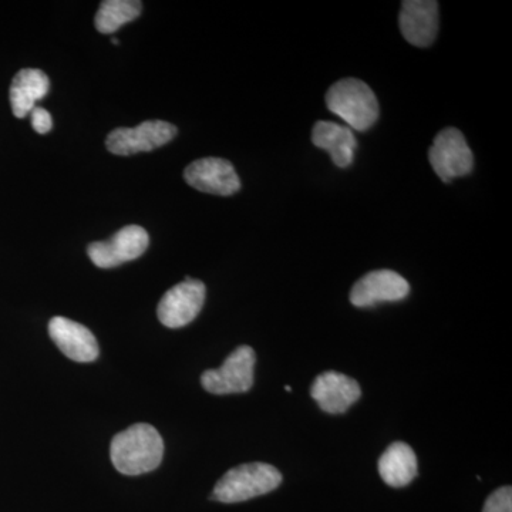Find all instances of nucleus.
<instances>
[{"label":"nucleus","instance_id":"nucleus-1","mask_svg":"<svg viewBox=\"0 0 512 512\" xmlns=\"http://www.w3.org/2000/svg\"><path fill=\"white\" fill-rule=\"evenodd\" d=\"M111 463L126 476H140L160 466L164 441L150 424H134L111 441Z\"/></svg>","mask_w":512,"mask_h":512},{"label":"nucleus","instance_id":"nucleus-2","mask_svg":"<svg viewBox=\"0 0 512 512\" xmlns=\"http://www.w3.org/2000/svg\"><path fill=\"white\" fill-rule=\"evenodd\" d=\"M281 483L282 474L271 464H242L222 476L211 498L225 504L244 503L259 495L271 493Z\"/></svg>","mask_w":512,"mask_h":512},{"label":"nucleus","instance_id":"nucleus-3","mask_svg":"<svg viewBox=\"0 0 512 512\" xmlns=\"http://www.w3.org/2000/svg\"><path fill=\"white\" fill-rule=\"evenodd\" d=\"M326 104L333 114L348 124L350 130H369L379 119L375 93L359 79H343L333 84L326 94Z\"/></svg>","mask_w":512,"mask_h":512},{"label":"nucleus","instance_id":"nucleus-4","mask_svg":"<svg viewBox=\"0 0 512 512\" xmlns=\"http://www.w3.org/2000/svg\"><path fill=\"white\" fill-rule=\"evenodd\" d=\"M429 160L443 183L470 174L474 167L473 151L457 128H444L437 134L429 150Z\"/></svg>","mask_w":512,"mask_h":512},{"label":"nucleus","instance_id":"nucleus-5","mask_svg":"<svg viewBox=\"0 0 512 512\" xmlns=\"http://www.w3.org/2000/svg\"><path fill=\"white\" fill-rule=\"evenodd\" d=\"M256 355L249 346H239L220 369L202 373L201 384L212 394L245 393L254 386Z\"/></svg>","mask_w":512,"mask_h":512},{"label":"nucleus","instance_id":"nucleus-6","mask_svg":"<svg viewBox=\"0 0 512 512\" xmlns=\"http://www.w3.org/2000/svg\"><path fill=\"white\" fill-rule=\"evenodd\" d=\"M177 136V127L167 121H144L134 128H116L106 140L110 153L131 156L165 146Z\"/></svg>","mask_w":512,"mask_h":512},{"label":"nucleus","instance_id":"nucleus-7","mask_svg":"<svg viewBox=\"0 0 512 512\" xmlns=\"http://www.w3.org/2000/svg\"><path fill=\"white\" fill-rule=\"evenodd\" d=\"M207 289L198 279L187 278L165 293L158 305V319L171 329L190 325L200 315Z\"/></svg>","mask_w":512,"mask_h":512},{"label":"nucleus","instance_id":"nucleus-8","mask_svg":"<svg viewBox=\"0 0 512 512\" xmlns=\"http://www.w3.org/2000/svg\"><path fill=\"white\" fill-rule=\"evenodd\" d=\"M150 238L146 229L128 225L109 241L94 242L87 249L90 259L99 268L109 269L140 258L147 251Z\"/></svg>","mask_w":512,"mask_h":512},{"label":"nucleus","instance_id":"nucleus-9","mask_svg":"<svg viewBox=\"0 0 512 512\" xmlns=\"http://www.w3.org/2000/svg\"><path fill=\"white\" fill-rule=\"evenodd\" d=\"M409 293V282L402 275L390 269H379L356 282L350 292V302L357 308H370L377 303L403 301Z\"/></svg>","mask_w":512,"mask_h":512},{"label":"nucleus","instance_id":"nucleus-10","mask_svg":"<svg viewBox=\"0 0 512 512\" xmlns=\"http://www.w3.org/2000/svg\"><path fill=\"white\" fill-rule=\"evenodd\" d=\"M184 178L192 188L207 194H235L241 188V181L234 165L224 158H201L185 168Z\"/></svg>","mask_w":512,"mask_h":512},{"label":"nucleus","instance_id":"nucleus-11","mask_svg":"<svg viewBox=\"0 0 512 512\" xmlns=\"http://www.w3.org/2000/svg\"><path fill=\"white\" fill-rule=\"evenodd\" d=\"M400 32L410 45L429 47L439 32V3L406 0L399 16Z\"/></svg>","mask_w":512,"mask_h":512},{"label":"nucleus","instance_id":"nucleus-12","mask_svg":"<svg viewBox=\"0 0 512 512\" xmlns=\"http://www.w3.org/2000/svg\"><path fill=\"white\" fill-rule=\"evenodd\" d=\"M312 399L329 414L348 412L362 396L359 383L339 372H325L316 377L311 389Z\"/></svg>","mask_w":512,"mask_h":512},{"label":"nucleus","instance_id":"nucleus-13","mask_svg":"<svg viewBox=\"0 0 512 512\" xmlns=\"http://www.w3.org/2000/svg\"><path fill=\"white\" fill-rule=\"evenodd\" d=\"M49 335L63 355L74 362L89 363L99 357V343L86 326L62 316L50 320Z\"/></svg>","mask_w":512,"mask_h":512},{"label":"nucleus","instance_id":"nucleus-14","mask_svg":"<svg viewBox=\"0 0 512 512\" xmlns=\"http://www.w3.org/2000/svg\"><path fill=\"white\" fill-rule=\"evenodd\" d=\"M312 141L316 147L328 151L336 167L348 168L353 163L357 143L349 127L332 121H318L312 130Z\"/></svg>","mask_w":512,"mask_h":512},{"label":"nucleus","instance_id":"nucleus-15","mask_svg":"<svg viewBox=\"0 0 512 512\" xmlns=\"http://www.w3.org/2000/svg\"><path fill=\"white\" fill-rule=\"evenodd\" d=\"M50 82L42 70L23 69L16 74L10 86V104L18 119H25L35 109L36 103L49 93Z\"/></svg>","mask_w":512,"mask_h":512},{"label":"nucleus","instance_id":"nucleus-16","mask_svg":"<svg viewBox=\"0 0 512 512\" xmlns=\"http://www.w3.org/2000/svg\"><path fill=\"white\" fill-rule=\"evenodd\" d=\"M379 474L390 487H406L417 477V457L406 443H393L379 460Z\"/></svg>","mask_w":512,"mask_h":512},{"label":"nucleus","instance_id":"nucleus-17","mask_svg":"<svg viewBox=\"0 0 512 512\" xmlns=\"http://www.w3.org/2000/svg\"><path fill=\"white\" fill-rule=\"evenodd\" d=\"M143 3L137 0H106L97 12L96 28L103 35L117 32L121 26L133 22L140 16Z\"/></svg>","mask_w":512,"mask_h":512},{"label":"nucleus","instance_id":"nucleus-18","mask_svg":"<svg viewBox=\"0 0 512 512\" xmlns=\"http://www.w3.org/2000/svg\"><path fill=\"white\" fill-rule=\"evenodd\" d=\"M483 512H512V488L501 487L485 501Z\"/></svg>","mask_w":512,"mask_h":512},{"label":"nucleus","instance_id":"nucleus-19","mask_svg":"<svg viewBox=\"0 0 512 512\" xmlns=\"http://www.w3.org/2000/svg\"><path fill=\"white\" fill-rule=\"evenodd\" d=\"M32 116V126L35 131L39 134H47L53 127L52 116L49 111L43 109V107H35L30 113Z\"/></svg>","mask_w":512,"mask_h":512},{"label":"nucleus","instance_id":"nucleus-20","mask_svg":"<svg viewBox=\"0 0 512 512\" xmlns=\"http://www.w3.org/2000/svg\"><path fill=\"white\" fill-rule=\"evenodd\" d=\"M285 390H286V392H292V387L291 386H285Z\"/></svg>","mask_w":512,"mask_h":512},{"label":"nucleus","instance_id":"nucleus-21","mask_svg":"<svg viewBox=\"0 0 512 512\" xmlns=\"http://www.w3.org/2000/svg\"><path fill=\"white\" fill-rule=\"evenodd\" d=\"M113 45H119V40L113 39Z\"/></svg>","mask_w":512,"mask_h":512}]
</instances>
